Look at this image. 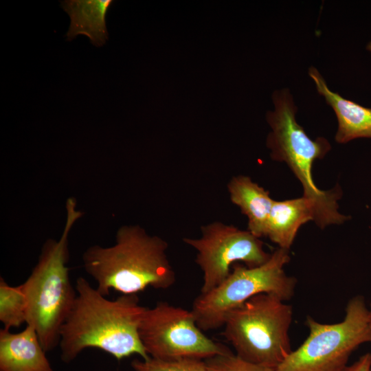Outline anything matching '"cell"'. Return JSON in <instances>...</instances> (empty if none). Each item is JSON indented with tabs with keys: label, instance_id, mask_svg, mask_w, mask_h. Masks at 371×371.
<instances>
[{
	"label": "cell",
	"instance_id": "17",
	"mask_svg": "<svg viewBox=\"0 0 371 371\" xmlns=\"http://www.w3.org/2000/svg\"><path fill=\"white\" fill-rule=\"evenodd\" d=\"M206 371H274L240 358L231 350L205 359Z\"/></svg>",
	"mask_w": 371,
	"mask_h": 371
},
{
	"label": "cell",
	"instance_id": "7",
	"mask_svg": "<svg viewBox=\"0 0 371 371\" xmlns=\"http://www.w3.org/2000/svg\"><path fill=\"white\" fill-rule=\"evenodd\" d=\"M309 333L274 371H343L350 355L371 342V312L361 295L351 297L342 321L326 324L307 316Z\"/></svg>",
	"mask_w": 371,
	"mask_h": 371
},
{
	"label": "cell",
	"instance_id": "2",
	"mask_svg": "<svg viewBox=\"0 0 371 371\" xmlns=\"http://www.w3.org/2000/svg\"><path fill=\"white\" fill-rule=\"evenodd\" d=\"M168 247L165 240L148 234L138 225H123L117 232L114 245H93L85 251L84 267L106 297L111 289L128 295L149 286L167 289L176 281L166 255Z\"/></svg>",
	"mask_w": 371,
	"mask_h": 371
},
{
	"label": "cell",
	"instance_id": "13",
	"mask_svg": "<svg viewBox=\"0 0 371 371\" xmlns=\"http://www.w3.org/2000/svg\"><path fill=\"white\" fill-rule=\"evenodd\" d=\"M315 216L313 203L303 196L290 200L274 201L265 237L279 248L289 250L300 227L309 221H314Z\"/></svg>",
	"mask_w": 371,
	"mask_h": 371
},
{
	"label": "cell",
	"instance_id": "20",
	"mask_svg": "<svg viewBox=\"0 0 371 371\" xmlns=\"http://www.w3.org/2000/svg\"><path fill=\"white\" fill-rule=\"evenodd\" d=\"M370 312H371V304H370ZM370 371H371V366H370Z\"/></svg>",
	"mask_w": 371,
	"mask_h": 371
},
{
	"label": "cell",
	"instance_id": "3",
	"mask_svg": "<svg viewBox=\"0 0 371 371\" xmlns=\"http://www.w3.org/2000/svg\"><path fill=\"white\" fill-rule=\"evenodd\" d=\"M65 207L66 222L60 239L46 240L37 264L21 284L27 300L26 324L34 328L46 352L59 344L61 328L77 296L67 267L68 238L82 212L76 209L72 197Z\"/></svg>",
	"mask_w": 371,
	"mask_h": 371
},
{
	"label": "cell",
	"instance_id": "5",
	"mask_svg": "<svg viewBox=\"0 0 371 371\" xmlns=\"http://www.w3.org/2000/svg\"><path fill=\"white\" fill-rule=\"evenodd\" d=\"M293 314L291 305L273 295L260 293L227 315L223 335L240 358L274 370L292 351Z\"/></svg>",
	"mask_w": 371,
	"mask_h": 371
},
{
	"label": "cell",
	"instance_id": "12",
	"mask_svg": "<svg viewBox=\"0 0 371 371\" xmlns=\"http://www.w3.org/2000/svg\"><path fill=\"white\" fill-rule=\"evenodd\" d=\"M231 202L248 218V231L260 238L265 237L267 223L274 202L269 192L245 175L233 177L228 182Z\"/></svg>",
	"mask_w": 371,
	"mask_h": 371
},
{
	"label": "cell",
	"instance_id": "9",
	"mask_svg": "<svg viewBox=\"0 0 371 371\" xmlns=\"http://www.w3.org/2000/svg\"><path fill=\"white\" fill-rule=\"evenodd\" d=\"M201 236L184 238L183 241L196 250L195 262L203 273L201 293L221 284L238 262L247 267L265 263L271 254L265 251L260 239L248 230L215 221L201 227Z\"/></svg>",
	"mask_w": 371,
	"mask_h": 371
},
{
	"label": "cell",
	"instance_id": "6",
	"mask_svg": "<svg viewBox=\"0 0 371 371\" xmlns=\"http://www.w3.org/2000/svg\"><path fill=\"white\" fill-rule=\"evenodd\" d=\"M289 250L278 248L262 265L247 267L238 263L218 286L194 300L192 312L203 331L215 330L225 324L227 315L247 300L260 293L273 295L286 302L294 295L297 280L286 275Z\"/></svg>",
	"mask_w": 371,
	"mask_h": 371
},
{
	"label": "cell",
	"instance_id": "14",
	"mask_svg": "<svg viewBox=\"0 0 371 371\" xmlns=\"http://www.w3.org/2000/svg\"><path fill=\"white\" fill-rule=\"evenodd\" d=\"M111 0H67L61 7L70 16L71 22L66 34L71 41L79 34L89 37L96 47L102 46L108 39L106 16Z\"/></svg>",
	"mask_w": 371,
	"mask_h": 371
},
{
	"label": "cell",
	"instance_id": "1",
	"mask_svg": "<svg viewBox=\"0 0 371 371\" xmlns=\"http://www.w3.org/2000/svg\"><path fill=\"white\" fill-rule=\"evenodd\" d=\"M77 296L60 330L61 360L69 363L85 349H100L117 360L137 355L150 357L139 336V326L147 307L136 294L106 298L87 280H76Z\"/></svg>",
	"mask_w": 371,
	"mask_h": 371
},
{
	"label": "cell",
	"instance_id": "19",
	"mask_svg": "<svg viewBox=\"0 0 371 371\" xmlns=\"http://www.w3.org/2000/svg\"><path fill=\"white\" fill-rule=\"evenodd\" d=\"M366 49L371 52V41H370L366 45Z\"/></svg>",
	"mask_w": 371,
	"mask_h": 371
},
{
	"label": "cell",
	"instance_id": "8",
	"mask_svg": "<svg viewBox=\"0 0 371 371\" xmlns=\"http://www.w3.org/2000/svg\"><path fill=\"white\" fill-rule=\"evenodd\" d=\"M141 342L152 358L205 360L231 350L207 337L197 326L192 311L159 302L146 308L139 326Z\"/></svg>",
	"mask_w": 371,
	"mask_h": 371
},
{
	"label": "cell",
	"instance_id": "16",
	"mask_svg": "<svg viewBox=\"0 0 371 371\" xmlns=\"http://www.w3.org/2000/svg\"><path fill=\"white\" fill-rule=\"evenodd\" d=\"M131 366L134 371H206L205 361L194 358L168 360L152 357L147 360L135 359Z\"/></svg>",
	"mask_w": 371,
	"mask_h": 371
},
{
	"label": "cell",
	"instance_id": "11",
	"mask_svg": "<svg viewBox=\"0 0 371 371\" xmlns=\"http://www.w3.org/2000/svg\"><path fill=\"white\" fill-rule=\"evenodd\" d=\"M45 353L31 326L17 333L0 330V371H53Z\"/></svg>",
	"mask_w": 371,
	"mask_h": 371
},
{
	"label": "cell",
	"instance_id": "4",
	"mask_svg": "<svg viewBox=\"0 0 371 371\" xmlns=\"http://www.w3.org/2000/svg\"><path fill=\"white\" fill-rule=\"evenodd\" d=\"M272 100L274 110L267 113L271 131L267 138L271 157L285 162L300 181L303 196L314 204V221L321 229L333 224H341L350 218L339 212L337 201L341 196L339 186L322 190L314 183L312 169L315 160L323 158L330 150L329 142L323 137L311 139L297 122V107L288 89L276 90Z\"/></svg>",
	"mask_w": 371,
	"mask_h": 371
},
{
	"label": "cell",
	"instance_id": "18",
	"mask_svg": "<svg viewBox=\"0 0 371 371\" xmlns=\"http://www.w3.org/2000/svg\"><path fill=\"white\" fill-rule=\"evenodd\" d=\"M371 366V353L361 355L358 360L350 366H347L343 371H370Z\"/></svg>",
	"mask_w": 371,
	"mask_h": 371
},
{
	"label": "cell",
	"instance_id": "15",
	"mask_svg": "<svg viewBox=\"0 0 371 371\" xmlns=\"http://www.w3.org/2000/svg\"><path fill=\"white\" fill-rule=\"evenodd\" d=\"M27 300L21 284L12 286L0 278V321L3 328L19 327L26 324Z\"/></svg>",
	"mask_w": 371,
	"mask_h": 371
},
{
	"label": "cell",
	"instance_id": "10",
	"mask_svg": "<svg viewBox=\"0 0 371 371\" xmlns=\"http://www.w3.org/2000/svg\"><path fill=\"white\" fill-rule=\"evenodd\" d=\"M308 74L314 82L317 93L336 115L338 128L335 141L345 144L357 138L371 139V108L361 106L331 91L315 67H311Z\"/></svg>",
	"mask_w": 371,
	"mask_h": 371
}]
</instances>
